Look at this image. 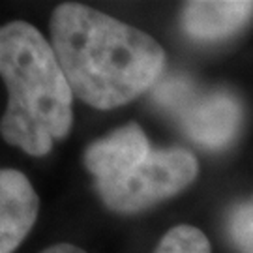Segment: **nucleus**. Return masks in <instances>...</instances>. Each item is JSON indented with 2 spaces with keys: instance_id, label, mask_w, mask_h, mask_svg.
<instances>
[{
  "instance_id": "2",
  "label": "nucleus",
  "mask_w": 253,
  "mask_h": 253,
  "mask_svg": "<svg viewBox=\"0 0 253 253\" xmlns=\"http://www.w3.org/2000/svg\"><path fill=\"white\" fill-rule=\"evenodd\" d=\"M0 77L8 90L2 139L32 158L47 156L72 131L73 90L51 42L34 25H0Z\"/></svg>"
},
{
  "instance_id": "1",
  "label": "nucleus",
  "mask_w": 253,
  "mask_h": 253,
  "mask_svg": "<svg viewBox=\"0 0 253 253\" xmlns=\"http://www.w3.org/2000/svg\"><path fill=\"white\" fill-rule=\"evenodd\" d=\"M49 32L73 96L94 109L133 101L160 83L167 64L150 34L79 2L58 4Z\"/></svg>"
},
{
  "instance_id": "7",
  "label": "nucleus",
  "mask_w": 253,
  "mask_h": 253,
  "mask_svg": "<svg viewBox=\"0 0 253 253\" xmlns=\"http://www.w3.org/2000/svg\"><path fill=\"white\" fill-rule=\"evenodd\" d=\"M40 214V197L25 172L0 169V253H15Z\"/></svg>"
},
{
  "instance_id": "8",
  "label": "nucleus",
  "mask_w": 253,
  "mask_h": 253,
  "mask_svg": "<svg viewBox=\"0 0 253 253\" xmlns=\"http://www.w3.org/2000/svg\"><path fill=\"white\" fill-rule=\"evenodd\" d=\"M154 253H212L207 235L193 225H176L169 229Z\"/></svg>"
},
{
  "instance_id": "6",
  "label": "nucleus",
  "mask_w": 253,
  "mask_h": 253,
  "mask_svg": "<svg viewBox=\"0 0 253 253\" xmlns=\"http://www.w3.org/2000/svg\"><path fill=\"white\" fill-rule=\"evenodd\" d=\"M150 152L152 146L143 127L129 122L88 145L83 163L94 176V182L111 180L133 169Z\"/></svg>"
},
{
  "instance_id": "10",
  "label": "nucleus",
  "mask_w": 253,
  "mask_h": 253,
  "mask_svg": "<svg viewBox=\"0 0 253 253\" xmlns=\"http://www.w3.org/2000/svg\"><path fill=\"white\" fill-rule=\"evenodd\" d=\"M40 253H86V252L83 248H79V246H73V244H54L45 248L43 252Z\"/></svg>"
},
{
  "instance_id": "9",
  "label": "nucleus",
  "mask_w": 253,
  "mask_h": 253,
  "mask_svg": "<svg viewBox=\"0 0 253 253\" xmlns=\"http://www.w3.org/2000/svg\"><path fill=\"white\" fill-rule=\"evenodd\" d=\"M227 236L236 253H253V197L231 210Z\"/></svg>"
},
{
  "instance_id": "5",
  "label": "nucleus",
  "mask_w": 253,
  "mask_h": 253,
  "mask_svg": "<svg viewBox=\"0 0 253 253\" xmlns=\"http://www.w3.org/2000/svg\"><path fill=\"white\" fill-rule=\"evenodd\" d=\"M253 19L250 0H193L180 13L182 30L199 43H221L240 34Z\"/></svg>"
},
{
  "instance_id": "3",
  "label": "nucleus",
  "mask_w": 253,
  "mask_h": 253,
  "mask_svg": "<svg viewBox=\"0 0 253 253\" xmlns=\"http://www.w3.org/2000/svg\"><path fill=\"white\" fill-rule=\"evenodd\" d=\"M199 174L197 158L180 146L152 148L133 169L111 180L94 182L101 203L117 214H139L190 188Z\"/></svg>"
},
{
  "instance_id": "4",
  "label": "nucleus",
  "mask_w": 253,
  "mask_h": 253,
  "mask_svg": "<svg viewBox=\"0 0 253 253\" xmlns=\"http://www.w3.org/2000/svg\"><path fill=\"white\" fill-rule=\"evenodd\" d=\"M154 100L169 111L193 143L212 150L235 141L242 124V105L227 90H201L182 77L154 86Z\"/></svg>"
}]
</instances>
